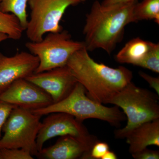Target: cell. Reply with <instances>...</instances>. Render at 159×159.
I'll return each mask as SVG.
<instances>
[{
  "mask_svg": "<svg viewBox=\"0 0 159 159\" xmlns=\"http://www.w3.org/2000/svg\"><path fill=\"white\" fill-rule=\"evenodd\" d=\"M138 0H104L101 5L104 6H111L126 4Z\"/></svg>",
  "mask_w": 159,
  "mask_h": 159,
  "instance_id": "cb8c5ba5",
  "label": "cell"
},
{
  "mask_svg": "<svg viewBox=\"0 0 159 159\" xmlns=\"http://www.w3.org/2000/svg\"><path fill=\"white\" fill-rule=\"evenodd\" d=\"M0 100L31 111L53 103L51 96L25 78L16 80L0 92Z\"/></svg>",
  "mask_w": 159,
  "mask_h": 159,
  "instance_id": "ba28073f",
  "label": "cell"
},
{
  "mask_svg": "<svg viewBox=\"0 0 159 159\" xmlns=\"http://www.w3.org/2000/svg\"><path fill=\"white\" fill-rule=\"evenodd\" d=\"M109 150L108 144L99 140L92 147L90 152L91 159H102V157Z\"/></svg>",
  "mask_w": 159,
  "mask_h": 159,
  "instance_id": "44dd1931",
  "label": "cell"
},
{
  "mask_svg": "<svg viewBox=\"0 0 159 159\" xmlns=\"http://www.w3.org/2000/svg\"><path fill=\"white\" fill-rule=\"evenodd\" d=\"M31 111L41 116L53 113H65L81 122L87 119H99L116 127H119L126 119L117 106L108 107L89 97L85 88L79 82L70 95L61 101Z\"/></svg>",
  "mask_w": 159,
  "mask_h": 159,
  "instance_id": "3957f363",
  "label": "cell"
},
{
  "mask_svg": "<svg viewBox=\"0 0 159 159\" xmlns=\"http://www.w3.org/2000/svg\"><path fill=\"white\" fill-rule=\"evenodd\" d=\"M28 0H0V9L4 12L14 15L25 31L28 22Z\"/></svg>",
  "mask_w": 159,
  "mask_h": 159,
  "instance_id": "e0dca14e",
  "label": "cell"
},
{
  "mask_svg": "<svg viewBox=\"0 0 159 159\" xmlns=\"http://www.w3.org/2000/svg\"><path fill=\"white\" fill-rule=\"evenodd\" d=\"M8 39H9V38L6 34H0V43L3 42L4 41Z\"/></svg>",
  "mask_w": 159,
  "mask_h": 159,
  "instance_id": "484cf974",
  "label": "cell"
},
{
  "mask_svg": "<svg viewBox=\"0 0 159 159\" xmlns=\"http://www.w3.org/2000/svg\"><path fill=\"white\" fill-rule=\"evenodd\" d=\"M25 46L38 58L39 63L34 72L38 73L66 65L71 56L85 45L84 42L72 39L68 31L62 30L48 33L41 40L29 42Z\"/></svg>",
  "mask_w": 159,
  "mask_h": 159,
  "instance_id": "5b68a950",
  "label": "cell"
},
{
  "mask_svg": "<svg viewBox=\"0 0 159 159\" xmlns=\"http://www.w3.org/2000/svg\"><path fill=\"white\" fill-rule=\"evenodd\" d=\"M126 143L131 154L147 148L159 146V119L142 123L130 131L126 136Z\"/></svg>",
  "mask_w": 159,
  "mask_h": 159,
  "instance_id": "4fadbf2b",
  "label": "cell"
},
{
  "mask_svg": "<svg viewBox=\"0 0 159 159\" xmlns=\"http://www.w3.org/2000/svg\"><path fill=\"white\" fill-rule=\"evenodd\" d=\"M25 30L14 15L4 12L0 9V34H6L14 40L20 39Z\"/></svg>",
  "mask_w": 159,
  "mask_h": 159,
  "instance_id": "9a60e30c",
  "label": "cell"
},
{
  "mask_svg": "<svg viewBox=\"0 0 159 159\" xmlns=\"http://www.w3.org/2000/svg\"><path fill=\"white\" fill-rule=\"evenodd\" d=\"M139 74L140 77L148 83L150 87L153 89L156 93L159 95V77H152L142 71H139Z\"/></svg>",
  "mask_w": 159,
  "mask_h": 159,
  "instance_id": "603a6c76",
  "label": "cell"
},
{
  "mask_svg": "<svg viewBox=\"0 0 159 159\" xmlns=\"http://www.w3.org/2000/svg\"><path fill=\"white\" fill-rule=\"evenodd\" d=\"M39 63L38 57L30 52L21 51L7 56L0 51V92L16 80L34 73Z\"/></svg>",
  "mask_w": 159,
  "mask_h": 159,
  "instance_id": "7c38bea8",
  "label": "cell"
},
{
  "mask_svg": "<svg viewBox=\"0 0 159 159\" xmlns=\"http://www.w3.org/2000/svg\"><path fill=\"white\" fill-rule=\"evenodd\" d=\"M135 159H159V152L157 150H151L146 148L131 154Z\"/></svg>",
  "mask_w": 159,
  "mask_h": 159,
  "instance_id": "7402d4cb",
  "label": "cell"
},
{
  "mask_svg": "<svg viewBox=\"0 0 159 159\" xmlns=\"http://www.w3.org/2000/svg\"><path fill=\"white\" fill-rule=\"evenodd\" d=\"M79 1H80V2H85V1H87V0H79Z\"/></svg>",
  "mask_w": 159,
  "mask_h": 159,
  "instance_id": "4316f807",
  "label": "cell"
},
{
  "mask_svg": "<svg viewBox=\"0 0 159 159\" xmlns=\"http://www.w3.org/2000/svg\"><path fill=\"white\" fill-rule=\"evenodd\" d=\"M118 158L116 154L113 151L109 150L104 155L102 159H116Z\"/></svg>",
  "mask_w": 159,
  "mask_h": 159,
  "instance_id": "d4e9b609",
  "label": "cell"
},
{
  "mask_svg": "<svg viewBox=\"0 0 159 159\" xmlns=\"http://www.w3.org/2000/svg\"><path fill=\"white\" fill-rule=\"evenodd\" d=\"M110 104L122 109L127 124L115 131V138L125 139L133 129L142 123L159 119V95L129 82L112 98Z\"/></svg>",
  "mask_w": 159,
  "mask_h": 159,
  "instance_id": "277c9868",
  "label": "cell"
},
{
  "mask_svg": "<svg viewBox=\"0 0 159 159\" xmlns=\"http://www.w3.org/2000/svg\"><path fill=\"white\" fill-rule=\"evenodd\" d=\"M138 2L104 6L95 1L84 27L87 50L101 49L110 54L122 39L125 26L134 22V9Z\"/></svg>",
  "mask_w": 159,
  "mask_h": 159,
  "instance_id": "7a4b0ae2",
  "label": "cell"
},
{
  "mask_svg": "<svg viewBox=\"0 0 159 159\" xmlns=\"http://www.w3.org/2000/svg\"><path fill=\"white\" fill-rule=\"evenodd\" d=\"M151 42L136 38L129 41L116 56L120 63L129 64L138 66L145 57L150 48Z\"/></svg>",
  "mask_w": 159,
  "mask_h": 159,
  "instance_id": "5bb4252c",
  "label": "cell"
},
{
  "mask_svg": "<svg viewBox=\"0 0 159 159\" xmlns=\"http://www.w3.org/2000/svg\"><path fill=\"white\" fill-rule=\"evenodd\" d=\"M15 106L0 100V139L2 138L3 125Z\"/></svg>",
  "mask_w": 159,
  "mask_h": 159,
  "instance_id": "ffe728a7",
  "label": "cell"
},
{
  "mask_svg": "<svg viewBox=\"0 0 159 159\" xmlns=\"http://www.w3.org/2000/svg\"><path fill=\"white\" fill-rule=\"evenodd\" d=\"M80 3L79 0H28L31 14L25 30L28 38L38 42L46 34L61 31L60 22L66 10Z\"/></svg>",
  "mask_w": 159,
  "mask_h": 159,
  "instance_id": "52a82bcc",
  "label": "cell"
},
{
  "mask_svg": "<svg viewBox=\"0 0 159 159\" xmlns=\"http://www.w3.org/2000/svg\"><path fill=\"white\" fill-rule=\"evenodd\" d=\"M25 79L48 94L53 103L59 102L69 96L78 82L67 65L33 73Z\"/></svg>",
  "mask_w": 159,
  "mask_h": 159,
  "instance_id": "9c48e42d",
  "label": "cell"
},
{
  "mask_svg": "<svg viewBox=\"0 0 159 159\" xmlns=\"http://www.w3.org/2000/svg\"><path fill=\"white\" fill-rule=\"evenodd\" d=\"M41 117L28 110L13 108L3 125L0 148H21L37 156L36 139Z\"/></svg>",
  "mask_w": 159,
  "mask_h": 159,
  "instance_id": "8992f818",
  "label": "cell"
},
{
  "mask_svg": "<svg viewBox=\"0 0 159 159\" xmlns=\"http://www.w3.org/2000/svg\"><path fill=\"white\" fill-rule=\"evenodd\" d=\"M99 141L97 137L90 134L82 137L62 136L54 145L43 148L36 157L43 159H91L92 147Z\"/></svg>",
  "mask_w": 159,
  "mask_h": 159,
  "instance_id": "30bf717a",
  "label": "cell"
},
{
  "mask_svg": "<svg viewBox=\"0 0 159 159\" xmlns=\"http://www.w3.org/2000/svg\"><path fill=\"white\" fill-rule=\"evenodd\" d=\"M89 134L82 122L70 115L62 112L48 114L41 122L36 139L37 149L39 152L47 141L56 137L67 135L82 137Z\"/></svg>",
  "mask_w": 159,
  "mask_h": 159,
  "instance_id": "8fae6325",
  "label": "cell"
},
{
  "mask_svg": "<svg viewBox=\"0 0 159 159\" xmlns=\"http://www.w3.org/2000/svg\"><path fill=\"white\" fill-rule=\"evenodd\" d=\"M67 65L77 82L85 88L88 96L103 104L110 103L133 77L132 72L125 67L113 68L97 62L85 46L71 56Z\"/></svg>",
  "mask_w": 159,
  "mask_h": 159,
  "instance_id": "6da1fadb",
  "label": "cell"
},
{
  "mask_svg": "<svg viewBox=\"0 0 159 159\" xmlns=\"http://www.w3.org/2000/svg\"><path fill=\"white\" fill-rule=\"evenodd\" d=\"M29 152L21 148H0V159H33Z\"/></svg>",
  "mask_w": 159,
  "mask_h": 159,
  "instance_id": "d6986e66",
  "label": "cell"
},
{
  "mask_svg": "<svg viewBox=\"0 0 159 159\" xmlns=\"http://www.w3.org/2000/svg\"><path fill=\"white\" fill-rule=\"evenodd\" d=\"M134 22L153 20L159 24V0H143L137 3L133 11Z\"/></svg>",
  "mask_w": 159,
  "mask_h": 159,
  "instance_id": "2e32d148",
  "label": "cell"
},
{
  "mask_svg": "<svg viewBox=\"0 0 159 159\" xmlns=\"http://www.w3.org/2000/svg\"><path fill=\"white\" fill-rule=\"evenodd\" d=\"M138 66L159 73V44L151 42L150 48Z\"/></svg>",
  "mask_w": 159,
  "mask_h": 159,
  "instance_id": "ac0fdd59",
  "label": "cell"
}]
</instances>
